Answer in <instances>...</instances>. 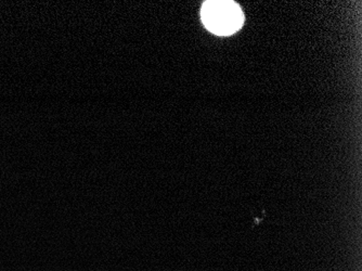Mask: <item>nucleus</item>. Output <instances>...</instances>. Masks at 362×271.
Segmentation results:
<instances>
[{
  "label": "nucleus",
  "instance_id": "1",
  "mask_svg": "<svg viewBox=\"0 0 362 271\" xmlns=\"http://www.w3.org/2000/svg\"><path fill=\"white\" fill-rule=\"evenodd\" d=\"M201 19L209 32L228 36L241 28L244 16L241 8L233 1L211 0L205 1L203 5Z\"/></svg>",
  "mask_w": 362,
  "mask_h": 271
}]
</instances>
